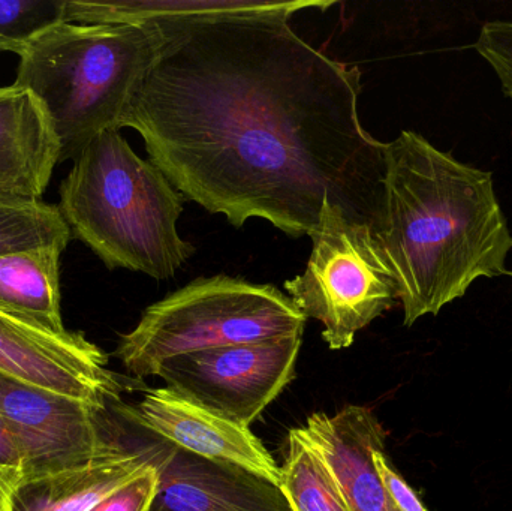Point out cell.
Returning a JSON list of instances; mask_svg holds the SVG:
<instances>
[{"mask_svg":"<svg viewBox=\"0 0 512 511\" xmlns=\"http://www.w3.org/2000/svg\"><path fill=\"white\" fill-rule=\"evenodd\" d=\"M475 50L492 66L512 101V21H487L478 33Z\"/></svg>","mask_w":512,"mask_h":511,"instance_id":"cell-19","label":"cell"},{"mask_svg":"<svg viewBox=\"0 0 512 511\" xmlns=\"http://www.w3.org/2000/svg\"><path fill=\"white\" fill-rule=\"evenodd\" d=\"M303 333L210 348L171 357L159 366L167 389L243 428L294 380Z\"/></svg>","mask_w":512,"mask_h":511,"instance_id":"cell-7","label":"cell"},{"mask_svg":"<svg viewBox=\"0 0 512 511\" xmlns=\"http://www.w3.org/2000/svg\"><path fill=\"white\" fill-rule=\"evenodd\" d=\"M120 411L176 449L237 465L280 485L279 465L249 428L192 404L167 387L147 390L137 407L122 405Z\"/></svg>","mask_w":512,"mask_h":511,"instance_id":"cell-10","label":"cell"},{"mask_svg":"<svg viewBox=\"0 0 512 511\" xmlns=\"http://www.w3.org/2000/svg\"><path fill=\"white\" fill-rule=\"evenodd\" d=\"M164 44L155 23L60 21L18 54L14 86L44 105L60 143V164L74 162L99 135L120 131L132 96Z\"/></svg>","mask_w":512,"mask_h":511,"instance_id":"cell-4","label":"cell"},{"mask_svg":"<svg viewBox=\"0 0 512 511\" xmlns=\"http://www.w3.org/2000/svg\"><path fill=\"white\" fill-rule=\"evenodd\" d=\"M150 452L99 459L62 473L23 480L11 492L12 511H90L152 464Z\"/></svg>","mask_w":512,"mask_h":511,"instance_id":"cell-14","label":"cell"},{"mask_svg":"<svg viewBox=\"0 0 512 511\" xmlns=\"http://www.w3.org/2000/svg\"><path fill=\"white\" fill-rule=\"evenodd\" d=\"M307 318L271 284L198 278L150 305L122 335L116 357L137 378L156 377L171 357L303 333Z\"/></svg>","mask_w":512,"mask_h":511,"instance_id":"cell-5","label":"cell"},{"mask_svg":"<svg viewBox=\"0 0 512 511\" xmlns=\"http://www.w3.org/2000/svg\"><path fill=\"white\" fill-rule=\"evenodd\" d=\"M279 486L294 511H351L303 428L289 432Z\"/></svg>","mask_w":512,"mask_h":511,"instance_id":"cell-16","label":"cell"},{"mask_svg":"<svg viewBox=\"0 0 512 511\" xmlns=\"http://www.w3.org/2000/svg\"><path fill=\"white\" fill-rule=\"evenodd\" d=\"M373 459L379 479L397 511H430L424 506L417 492L403 479L402 474L393 467L385 450H378Z\"/></svg>","mask_w":512,"mask_h":511,"instance_id":"cell-21","label":"cell"},{"mask_svg":"<svg viewBox=\"0 0 512 511\" xmlns=\"http://www.w3.org/2000/svg\"><path fill=\"white\" fill-rule=\"evenodd\" d=\"M303 429L336 480L349 510L397 511L373 459L378 450H385L387 431L369 407L346 405L334 416L315 413Z\"/></svg>","mask_w":512,"mask_h":511,"instance_id":"cell-12","label":"cell"},{"mask_svg":"<svg viewBox=\"0 0 512 511\" xmlns=\"http://www.w3.org/2000/svg\"><path fill=\"white\" fill-rule=\"evenodd\" d=\"M105 411L0 374V416L23 455V480L125 452L105 429Z\"/></svg>","mask_w":512,"mask_h":511,"instance_id":"cell-8","label":"cell"},{"mask_svg":"<svg viewBox=\"0 0 512 511\" xmlns=\"http://www.w3.org/2000/svg\"><path fill=\"white\" fill-rule=\"evenodd\" d=\"M155 464L159 488L150 511H294L279 485L237 465L173 446Z\"/></svg>","mask_w":512,"mask_h":511,"instance_id":"cell-11","label":"cell"},{"mask_svg":"<svg viewBox=\"0 0 512 511\" xmlns=\"http://www.w3.org/2000/svg\"><path fill=\"white\" fill-rule=\"evenodd\" d=\"M0 374L107 410L123 384L81 332L54 333L0 311Z\"/></svg>","mask_w":512,"mask_h":511,"instance_id":"cell-9","label":"cell"},{"mask_svg":"<svg viewBox=\"0 0 512 511\" xmlns=\"http://www.w3.org/2000/svg\"><path fill=\"white\" fill-rule=\"evenodd\" d=\"M24 462L20 447L0 416V479L11 492L23 482Z\"/></svg>","mask_w":512,"mask_h":511,"instance_id":"cell-22","label":"cell"},{"mask_svg":"<svg viewBox=\"0 0 512 511\" xmlns=\"http://www.w3.org/2000/svg\"><path fill=\"white\" fill-rule=\"evenodd\" d=\"M60 21H65V0H0V53L20 54Z\"/></svg>","mask_w":512,"mask_h":511,"instance_id":"cell-18","label":"cell"},{"mask_svg":"<svg viewBox=\"0 0 512 511\" xmlns=\"http://www.w3.org/2000/svg\"><path fill=\"white\" fill-rule=\"evenodd\" d=\"M306 270L285 282L292 302L322 324V339L333 351L354 344L355 336L399 302V288L372 227L348 218L325 201L310 233Z\"/></svg>","mask_w":512,"mask_h":511,"instance_id":"cell-6","label":"cell"},{"mask_svg":"<svg viewBox=\"0 0 512 511\" xmlns=\"http://www.w3.org/2000/svg\"><path fill=\"white\" fill-rule=\"evenodd\" d=\"M159 488L158 467L153 455L152 464L144 468L134 480L105 498L90 511H150Z\"/></svg>","mask_w":512,"mask_h":511,"instance_id":"cell-20","label":"cell"},{"mask_svg":"<svg viewBox=\"0 0 512 511\" xmlns=\"http://www.w3.org/2000/svg\"><path fill=\"white\" fill-rule=\"evenodd\" d=\"M336 2L158 21L164 44L120 128L135 129L174 188L242 228L259 218L310 236L325 201L375 230L384 146L358 114L361 72L289 18Z\"/></svg>","mask_w":512,"mask_h":511,"instance_id":"cell-1","label":"cell"},{"mask_svg":"<svg viewBox=\"0 0 512 511\" xmlns=\"http://www.w3.org/2000/svg\"><path fill=\"white\" fill-rule=\"evenodd\" d=\"M60 164V143L42 102L23 87H0V198L41 200Z\"/></svg>","mask_w":512,"mask_h":511,"instance_id":"cell-13","label":"cell"},{"mask_svg":"<svg viewBox=\"0 0 512 511\" xmlns=\"http://www.w3.org/2000/svg\"><path fill=\"white\" fill-rule=\"evenodd\" d=\"M376 242L414 326L462 299L478 279L512 275V234L493 174L457 161L415 131L384 146Z\"/></svg>","mask_w":512,"mask_h":511,"instance_id":"cell-2","label":"cell"},{"mask_svg":"<svg viewBox=\"0 0 512 511\" xmlns=\"http://www.w3.org/2000/svg\"><path fill=\"white\" fill-rule=\"evenodd\" d=\"M0 511H12L11 489L0 479Z\"/></svg>","mask_w":512,"mask_h":511,"instance_id":"cell-23","label":"cell"},{"mask_svg":"<svg viewBox=\"0 0 512 511\" xmlns=\"http://www.w3.org/2000/svg\"><path fill=\"white\" fill-rule=\"evenodd\" d=\"M185 201L155 162L140 158L120 131H107L75 159L57 207L108 269L170 279L195 254L177 231Z\"/></svg>","mask_w":512,"mask_h":511,"instance_id":"cell-3","label":"cell"},{"mask_svg":"<svg viewBox=\"0 0 512 511\" xmlns=\"http://www.w3.org/2000/svg\"><path fill=\"white\" fill-rule=\"evenodd\" d=\"M41 248L0 257V311L33 326L65 333L60 293V255Z\"/></svg>","mask_w":512,"mask_h":511,"instance_id":"cell-15","label":"cell"},{"mask_svg":"<svg viewBox=\"0 0 512 511\" xmlns=\"http://www.w3.org/2000/svg\"><path fill=\"white\" fill-rule=\"evenodd\" d=\"M72 234L59 207L0 198V257L30 249H66Z\"/></svg>","mask_w":512,"mask_h":511,"instance_id":"cell-17","label":"cell"}]
</instances>
